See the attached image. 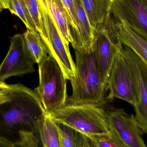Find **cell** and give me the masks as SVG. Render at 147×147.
Listing matches in <instances>:
<instances>
[{
    "label": "cell",
    "instance_id": "cb8c5ba5",
    "mask_svg": "<svg viewBox=\"0 0 147 147\" xmlns=\"http://www.w3.org/2000/svg\"><path fill=\"white\" fill-rule=\"evenodd\" d=\"M77 147H94L90 138L87 136L77 131Z\"/></svg>",
    "mask_w": 147,
    "mask_h": 147
},
{
    "label": "cell",
    "instance_id": "484cf974",
    "mask_svg": "<svg viewBox=\"0 0 147 147\" xmlns=\"http://www.w3.org/2000/svg\"><path fill=\"white\" fill-rule=\"evenodd\" d=\"M9 0H0V10L9 9Z\"/></svg>",
    "mask_w": 147,
    "mask_h": 147
},
{
    "label": "cell",
    "instance_id": "7402d4cb",
    "mask_svg": "<svg viewBox=\"0 0 147 147\" xmlns=\"http://www.w3.org/2000/svg\"><path fill=\"white\" fill-rule=\"evenodd\" d=\"M65 9L68 21L70 27L72 41L78 30V21L73 0H61Z\"/></svg>",
    "mask_w": 147,
    "mask_h": 147
},
{
    "label": "cell",
    "instance_id": "d6986e66",
    "mask_svg": "<svg viewBox=\"0 0 147 147\" xmlns=\"http://www.w3.org/2000/svg\"><path fill=\"white\" fill-rule=\"evenodd\" d=\"M88 136L94 147H127L110 132L108 134Z\"/></svg>",
    "mask_w": 147,
    "mask_h": 147
},
{
    "label": "cell",
    "instance_id": "d4e9b609",
    "mask_svg": "<svg viewBox=\"0 0 147 147\" xmlns=\"http://www.w3.org/2000/svg\"><path fill=\"white\" fill-rule=\"evenodd\" d=\"M12 142L5 137H1L0 139V147H12Z\"/></svg>",
    "mask_w": 147,
    "mask_h": 147
},
{
    "label": "cell",
    "instance_id": "5b68a950",
    "mask_svg": "<svg viewBox=\"0 0 147 147\" xmlns=\"http://www.w3.org/2000/svg\"><path fill=\"white\" fill-rule=\"evenodd\" d=\"M41 30L39 33L46 48L48 55L52 57L61 67L67 80L75 77L74 63L67 45L62 37L47 5L39 0Z\"/></svg>",
    "mask_w": 147,
    "mask_h": 147
},
{
    "label": "cell",
    "instance_id": "ac0fdd59",
    "mask_svg": "<svg viewBox=\"0 0 147 147\" xmlns=\"http://www.w3.org/2000/svg\"><path fill=\"white\" fill-rule=\"evenodd\" d=\"M8 9L21 19L27 28L38 32L25 0H9Z\"/></svg>",
    "mask_w": 147,
    "mask_h": 147
},
{
    "label": "cell",
    "instance_id": "7a4b0ae2",
    "mask_svg": "<svg viewBox=\"0 0 147 147\" xmlns=\"http://www.w3.org/2000/svg\"><path fill=\"white\" fill-rule=\"evenodd\" d=\"M76 72L70 80L72 94L66 105H90L104 107L107 104L106 91L101 80L94 51L90 53L75 51Z\"/></svg>",
    "mask_w": 147,
    "mask_h": 147
},
{
    "label": "cell",
    "instance_id": "5bb4252c",
    "mask_svg": "<svg viewBox=\"0 0 147 147\" xmlns=\"http://www.w3.org/2000/svg\"><path fill=\"white\" fill-rule=\"evenodd\" d=\"M91 27L94 31L103 24L111 14L112 0H82Z\"/></svg>",
    "mask_w": 147,
    "mask_h": 147
},
{
    "label": "cell",
    "instance_id": "3957f363",
    "mask_svg": "<svg viewBox=\"0 0 147 147\" xmlns=\"http://www.w3.org/2000/svg\"><path fill=\"white\" fill-rule=\"evenodd\" d=\"M48 115L58 123L87 136L110 133L105 106L67 104Z\"/></svg>",
    "mask_w": 147,
    "mask_h": 147
},
{
    "label": "cell",
    "instance_id": "ffe728a7",
    "mask_svg": "<svg viewBox=\"0 0 147 147\" xmlns=\"http://www.w3.org/2000/svg\"><path fill=\"white\" fill-rule=\"evenodd\" d=\"M18 140L12 142V147H41L39 140L33 131L20 130Z\"/></svg>",
    "mask_w": 147,
    "mask_h": 147
},
{
    "label": "cell",
    "instance_id": "44dd1931",
    "mask_svg": "<svg viewBox=\"0 0 147 147\" xmlns=\"http://www.w3.org/2000/svg\"><path fill=\"white\" fill-rule=\"evenodd\" d=\"M58 123L60 133L61 147H77V131L68 126Z\"/></svg>",
    "mask_w": 147,
    "mask_h": 147
},
{
    "label": "cell",
    "instance_id": "52a82bcc",
    "mask_svg": "<svg viewBox=\"0 0 147 147\" xmlns=\"http://www.w3.org/2000/svg\"><path fill=\"white\" fill-rule=\"evenodd\" d=\"M108 90L109 92L106 96L107 102L117 98L126 101L133 106L137 102L138 92L136 79L121 51L111 69L107 86Z\"/></svg>",
    "mask_w": 147,
    "mask_h": 147
},
{
    "label": "cell",
    "instance_id": "8992f818",
    "mask_svg": "<svg viewBox=\"0 0 147 147\" xmlns=\"http://www.w3.org/2000/svg\"><path fill=\"white\" fill-rule=\"evenodd\" d=\"M94 51L98 71L107 91L110 75L122 44L117 40L114 28V19L110 15L94 31Z\"/></svg>",
    "mask_w": 147,
    "mask_h": 147
},
{
    "label": "cell",
    "instance_id": "e0dca14e",
    "mask_svg": "<svg viewBox=\"0 0 147 147\" xmlns=\"http://www.w3.org/2000/svg\"><path fill=\"white\" fill-rule=\"evenodd\" d=\"M28 49L36 63H41L48 57L46 48L39 32L27 28L23 34Z\"/></svg>",
    "mask_w": 147,
    "mask_h": 147
},
{
    "label": "cell",
    "instance_id": "7c38bea8",
    "mask_svg": "<svg viewBox=\"0 0 147 147\" xmlns=\"http://www.w3.org/2000/svg\"><path fill=\"white\" fill-rule=\"evenodd\" d=\"M78 21L77 34L71 45L74 51L90 53L94 51L95 33L91 26L82 0H73Z\"/></svg>",
    "mask_w": 147,
    "mask_h": 147
},
{
    "label": "cell",
    "instance_id": "4316f807",
    "mask_svg": "<svg viewBox=\"0 0 147 147\" xmlns=\"http://www.w3.org/2000/svg\"><path fill=\"white\" fill-rule=\"evenodd\" d=\"M112 1L113 2V1H115V0H112Z\"/></svg>",
    "mask_w": 147,
    "mask_h": 147
},
{
    "label": "cell",
    "instance_id": "ba28073f",
    "mask_svg": "<svg viewBox=\"0 0 147 147\" xmlns=\"http://www.w3.org/2000/svg\"><path fill=\"white\" fill-rule=\"evenodd\" d=\"M34 60L25 42L23 34H15L10 38L8 52L0 66V82L7 79L35 71Z\"/></svg>",
    "mask_w": 147,
    "mask_h": 147
},
{
    "label": "cell",
    "instance_id": "8fae6325",
    "mask_svg": "<svg viewBox=\"0 0 147 147\" xmlns=\"http://www.w3.org/2000/svg\"><path fill=\"white\" fill-rule=\"evenodd\" d=\"M111 14L147 39V0H115Z\"/></svg>",
    "mask_w": 147,
    "mask_h": 147
},
{
    "label": "cell",
    "instance_id": "277c9868",
    "mask_svg": "<svg viewBox=\"0 0 147 147\" xmlns=\"http://www.w3.org/2000/svg\"><path fill=\"white\" fill-rule=\"evenodd\" d=\"M39 65V85L34 90L49 115L66 105L67 79L56 60L48 55Z\"/></svg>",
    "mask_w": 147,
    "mask_h": 147
},
{
    "label": "cell",
    "instance_id": "9a60e30c",
    "mask_svg": "<svg viewBox=\"0 0 147 147\" xmlns=\"http://www.w3.org/2000/svg\"><path fill=\"white\" fill-rule=\"evenodd\" d=\"M42 147H61L58 125L48 115L43 116L36 125Z\"/></svg>",
    "mask_w": 147,
    "mask_h": 147
},
{
    "label": "cell",
    "instance_id": "4fadbf2b",
    "mask_svg": "<svg viewBox=\"0 0 147 147\" xmlns=\"http://www.w3.org/2000/svg\"><path fill=\"white\" fill-rule=\"evenodd\" d=\"M114 28L117 40L132 50L147 64V39L132 29L123 21L114 19Z\"/></svg>",
    "mask_w": 147,
    "mask_h": 147
},
{
    "label": "cell",
    "instance_id": "603a6c76",
    "mask_svg": "<svg viewBox=\"0 0 147 147\" xmlns=\"http://www.w3.org/2000/svg\"><path fill=\"white\" fill-rule=\"evenodd\" d=\"M32 18L39 32H40L39 7V0H25Z\"/></svg>",
    "mask_w": 147,
    "mask_h": 147
},
{
    "label": "cell",
    "instance_id": "6da1fadb",
    "mask_svg": "<svg viewBox=\"0 0 147 147\" xmlns=\"http://www.w3.org/2000/svg\"><path fill=\"white\" fill-rule=\"evenodd\" d=\"M0 106L1 124L6 129L26 126L36 132L38 121L47 115L36 92L21 84L0 82Z\"/></svg>",
    "mask_w": 147,
    "mask_h": 147
},
{
    "label": "cell",
    "instance_id": "9c48e42d",
    "mask_svg": "<svg viewBox=\"0 0 147 147\" xmlns=\"http://www.w3.org/2000/svg\"><path fill=\"white\" fill-rule=\"evenodd\" d=\"M110 131L127 147H147L142 132L133 115L124 109L105 105Z\"/></svg>",
    "mask_w": 147,
    "mask_h": 147
},
{
    "label": "cell",
    "instance_id": "2e32d148",
    "mask_svg": "<svg viewBox=\"0 0 147 147\" xmlns=\"http://www.w3.org/2000/svg\"><path fill=\"white\" fill-rule=\"evenodd\" d=\"M53 17L63 38L67 45L71 44L72 36L67 14L61 0H43Z\"/></svg>",
    "mask_w": 147,
    "mask_h": 147
},
{
    "label": "cell",
    "instance_id": "30bf717a",
    "mask_svg": "<svg viewBox=\"0 0 147 147\" xmlns=\"http://www.w3.org/2000/svg\"><path fill=\"white\" fill-rule=\"evenodd\" d=\"M121 51L136 79L138 98L133 106L135 117L142 132L147 134V64L127 47L122 45Z\"/></svg>",
    "mask_w": 147,
    "mask_h": 147
}]
</instances>
